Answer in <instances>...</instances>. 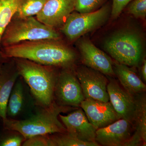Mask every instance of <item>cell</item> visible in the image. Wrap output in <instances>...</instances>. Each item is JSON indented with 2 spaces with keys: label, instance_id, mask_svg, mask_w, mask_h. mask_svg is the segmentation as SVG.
<instances>
[{
  "label": "cell",
  "instance_id": "obj_25",
  "mask_svg": "<svg viewBox=\"0 0 146 146\" xmlns=\"http://www.w3.org/2000/svg\"><path fill=\"white\" fill-rule=\"evenodd\" d=\"M22 146H52V143L49 135H37L26 139Z\"/></svg>",
  "mask_w": 146,
  "mask_h": 146
},
{
  "label": "cell",
  "instance_id": "obj_5",
  "mask_svg": "<svg viewBox=\"0 0 146 146\" xmlns=\"http://www.w3.org/2000/svg\"><path fill=\"white\" fill-rule=\"evenodd\" d=\"M60 35L55 29L47 26L33 16L12 19L3 33L1 48L21 42L38 40L58 41Z\"/></svg>",
  "mask_w": 146,
  "mask_h": 146
},
{
  "label": "cell",
  "instance_id": "obj_16",
  "mask_svg": "<svg viewBox=\"0 0 146 146\" xmlns=\"http://www.w3.org/2000/svg\"><path fill=\"white\" fill-rule=\"evenodd\" d=\"M113 70L123 89L132 96L145 91L146 84L131 67L117 62L114 64Z\"/></svg>",
  "mask_w": 146,
  "mask_h": 146
},
{
  "label": "cell",
  "instance_id": "obj_20",
  "mask_svg": "<svg viewBox=\"0 0 146 146\" xmlns=\"http://www.w3.org/2000/svg\"><path fill=\"white\" fill-rule=\"evenodd\" d=\"M52 146H99L97 142H84L67 132L50 134Z\"/></svg>",
  "mask_w": 146,
  "mask_h": 146
},
{
  "label": "cell",
  "instance_id": "obj_10",
  "mask_svg": "<svg viewBox=\"0 0 146 146\" xmlns=\"http://www.w3.org/2000/svg\"><path fill=\"white\" fill-rule=\"evenodd\" d=\"M74 10V0H46L36 19L50 27L61 28Z\"/></svg>",
  "mask_w": 146,
  "mask_h": 146
},
{
  "label": "cell",
  "instance_id": "obj_3",
  "mask_svg": "<svg viewBox=\"0 0 146 146\" xmlns=\"http://www.w3.org/2000/svg\"><path fill=\"white\" fill-rule=\"evenodd\" d=\"M74 108L63 106L55 102L50 106L43 108L31 117L23 120L8 119L3 122L5 128L21 133L26 140L37 135H46L67 132L58 119L59 115L71 111Z\"/></svg>",
  "mask_w": 146,
  "mask_h": 146
},
{
  "label": "cell",
  "instance_id": "obj_11",
  "mask_svg": "<svg viewBox=\"0 0 146 146\" xmlns=\"http://www.w3.org/2000/svg\"><path fill=\"white\" fill-rule=\"evenodd\" d=\"M82 60L84 65L105 76H115L111 58L97 48L89 39L82 38L78 43Z\"/></svg>",
  "mask_w": 146,
  "mask_h": 146
},
{
  "label": "cell",
  "instance_id": "obj_23",
  "mask_svg": "<svg viewBox=\"0 0 146 146\" xmlns=\"http://www.w3.org/2000/svg\"><path fill=\"white\" fill-rule=\"evenodd\" d=\"M128 13L135 18L144 19L146 16V0H132L128 4Z\"/></svg>",
  "mask_w": 146,
  "mask_h": 146
},
{
  "label": "cell",
  "instance_id": "obj_15",
  "mask_svg": "<svg viewBox=\"0 0 146 146\" xmlns=\"http://www.w3.org/2000/svg\"><path fill=\"white\" fill-rule=\"evenodd\" d=\"M134 96L136 106L132 122L133 133L126 146H146V95L143 93Z\"/></svg>",
  "mask_w": 146,
  "mask_h": 146
},
{
  "label": "cell",
  "instance_id": "obj_17",
  "mask_svg": "<svg viewBox=\"0 0 146 146\" xmlns=\"http://www.w3.org/2000/svg\"><path fill=\"white\" fill-rule=\"evenodd\" d=\"M19 74L16 71L3 72L0 74V117L3 122L7 119V107L11 91Z\"/></svg>",
  "mask_w": 146,
  "mask_h": 146
},
{
  "label": "cell",
  "instance_id": "obj_9",
  "mask_svg": "<svg viewBox=\"0 0 146 146\" xmlns=\"http://www.w3.org/2000/svg\"><path fill=\"white\" fill-rule=\"evenodd\" d=\"M133 131L130 121L119 119L109 125L97 129L96 142L100 146H126Z\"/></svg>",
  "mask_w": 146,
  "mask_h": 146
},
{
  "label": "cell",
  "instance_id": "obj_21",
  "mask_svg": "<svg viewBox=\"0 0 146 146\" xmlns=\"http://www.w3.org/2000/svg\"><path fill=\"white\" fill-rule=\"evenodd\" d=\"M46 0H23L15 15L16 18H23L37 15Z\"/></svg>",
  "mask_w": 146,
  "mask_h": 146
},
{
  "label": "cell",
  "instance_id": "obj_6",
  "mask_svg": "<svg viewBox=\"0 0 146 146\" xmlns=\"http://www.w3.org/2000/svg\"><path fill=\"white\" fill-rule=\"evenodd\" d=\"M111 11V6L107 3L94 12L88 13L72 12L60 28V30L68 40L72 42L75 41L105 23Z\"/></svg>",
  "mask_w": 146,
  "mask_h": 146
},
{
  "label": "cell",
  "instance_id": "obj_1",
  "mask_svg": "<svg viewBox=\"0 0 146 146\" xmlns=\"http://www.w3.org/2000/svg\"><path fill=\"white\" fill-rule=\"evenodd\" d=\"M0 54L4 58H23L63 69H72L77 58L72 50L58 41L51 40L27 41L2 47Z\"/></svg>",
  "mask_w": 146,
  "mask_h": 146
},
{
  "label": "cell",
  "instance_id": "obj_24",
  "mask_svg": "<svg viewBox=\"0 0 146 146\" xmlns=\"http://www.w3.org/2000/svg\"><path fill=\"white\" fill-rule=\"evenodd\" d=\"M11 133L4 137L0 141L1 146H22L25 138L18 131L10 130Z\"/></svg>",
  "mask_w": 146,
  "mask_h": 146
},
{
  "label": "cell",
  "instance_id": "obj_28",
  "mask_svg": "<svg viewBox=\"0 0 146 146\" xmlns=\"http://www.w3.org/2000/svg\"><path fill=\"white\" fill-rule=\"evenodd\" d=\"M2 72V70L1 69V68H0V74H1V72Z\"/></svg>",
  "mask_w": 146,
  "mask_h": 146
},
{
  "label": "cell",
  "instance_id": "obj_12",
  "mask_svg": "<svg viewBox=\"0 0 146 146\" xmlns=\"http://www.w3.org/2000/svg\"><path fill=\"white\" fill-rule=\"evenodd\" d=\"M80 106L89 121L96 129L109 125L119 119L110 101L85 99Z\"/></svg>",
  "mask_w": 146,
  "mask_h": 146
},
{
  "label": "cell",
  "instance_id": "obj_7",
  "mask_svg": "<svg viewBox=\"0 0 146 146\" xmlns=\"http://www.w3.org/2000/svg\"><path fill=\"white\" fill-rule=\"evenodd\" d=\"M54 99L59 105L72 107L80 106L85 99L80 83L72 69H63L58 73Z\"/></svg>",
  "mask_w": 146,
  "mask_h": 146
},
{
  "label": "cell",
  "instance_id": "obj_4",
  "mask_svg": "<svg viewBox=\"0 0 146 146\" xmlns=\"http://www.w3.org/2000/svg\"><path fill=\"white\" fill-rule=\"evenodd\" d=\"M104 46L117 62L129 67L140 66L145 58L143 39L134 30L123 29L115 32L105 41Z\"/></svg>",
  "mask_w": 146,
  "mask_h": 146
},
{
  "label": "cell",
  "instance_id": "obj_13",
  "mask_svg": "<svg viewBox=\"0 0 146 146\" xmlns=\"http://www.w3.org/2000/svg\"><path fill=\"white\" fill-rule=\"evenodd\" d=\"M107 90L109 101L119 119H125L132 123L136 109V99L113 79L108 81Z\"/></svg>",
  "mask_w": 146,
  "mask_h": 146
},
{
  "label": "cell",
  "instance_id": "obj_19",
  "mask_svg": "<svg viewBox=\"0 0 146 146\" xmlns=\"http://www.w3.org/2000/svg\"><path fill=\"white\" fill-rule=\"evenodd\" d=\"M24 90L21 81H16L9 99L7 107V115L16 117L22 110L24 104Z\"/></svg>",
  "mask_w": 146,
  "mask_h": 146
},
{
  "label": "cell",
  "instance_id": "obj_8",
  "mask_svg": "<svg viewBox=\"0 0 146 146\" xmlns=\"http://www.w3.org/2000/svg\"><path fill=\"white\" fill-rule=\"evenodd\" d=\"M75 73L85 99L109 102L107 90L108 80L105 75L85 65L79 66Z\"/></svg>",
  "mask_w": 146,
  "mask_h": 146
},
{
  "label": "cell",
  "instance_id": "obj_14",
  "mask_svg": "<svg viewBox=\"0 0 146 146\" xmlns=\"http://www.w3.org/2000/svg\"><path fill=\"white\" fill-rule=\"evenodd\" d=\"M58 117L67 132L72 136L84 142H96L97 129L89 121L82 108L76 110L66 116L60 114Z\"/></svg>",
  "mask_w": 146,
  "mask_h": 146
},
{
  "label": "cell",
  "instance_id": "obj_22",
  "mask_svg": "<svg viewBox=\"0 0 146 146\" xmlns=\"http://www.w3.org/2000/svg\"><path fill=\"white\" fill-rule=\"evenodd\" d=\"M108 0H74V10L80 13L94 12L100 8Z\"/></svg>",
  "mask_w": 146,
  "mask_h": 146
},
{
  "label": "cell",
  "instance_id": "obj_26",
  "mask_svg": "<svg viewBox=\"0 0 146 146\" xmlns=\"http://www.w3.org/2000/svg\"><path fill=\"white\" fill-rule=\"evenodd\" d=\"M132 0H112L111 11V17L116 19L119 17L122 11Z\"/></svg>",
  "mask_w": 146,
  "mask_h": 146
},
{
  "label": "cell",
  "instance_id": "obj_18",
  "mask_svg": "<svg viewBox=\"0 0 146 146\" xmlns=\"http://www.w3.org/2000/svg\"><path fill=\"white\" fill-rule=\"evenodd\" d=\"M22 1L0 0V44L4 32L16 14Z\"/></svg>",
  "mask_w": 146,
  "mask_h": 146
},
{
  "label": "cell",
  "instance_id": "obj_2",
  "mask_svg": "<svg viewBox=\"0 0 146 146\" xmlns=\"http://www.w3.org/2000/svg\"><path fill=\"white\" fill-rule=\"evenodd\" d=\"M16 68L30 88L36 103L43 108L55 102V85L58 73L54 67L23 59L14 58Z\"/></svg>",
  "mask_w": 146,
  "mask_h": 146
},
{
  "label": "cell",
  "instance_id": "obj_27",
  "mask_svg": "<svg viewBox=\"0 0 146 146\" xmlns=\"http://www.w3.org/2000/svg\"><path fill=\"white\" fill-rule=\"evenodd\" d=\"M140 68V74L142 78L145 82L146 81V60L144 58L142 61L141 65Z\"/></svg>",
  "mask_w": 146,
  "mask_h": 146
}]
</instances>
